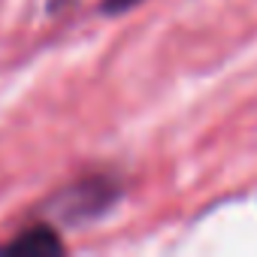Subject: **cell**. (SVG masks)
<instances>
[{"mask_svg":"<svg viewBox=\"0 0 257 257\" xmlns=\"http://www.w3.org/2000/svg\"><path fill=\"white\" fill-rule=\"evenodd\" d=\"M121 200V185L112 176H85L61 191H55L49 200L40 203L37 215L52 227H85L109 215Z\"/></svg>","mask_w":257,"mask_h":257,"instance_id":"6da1fadb","label":"cell"},{"mask_svg":"<svg viewBox=\"0 0 257 257\" xmlns=\"http://www.w3.org/2000/svg\"><path fill=\"white\" fill-rule=\"evenodd\" d=\"M0 251H4V254H61L64 251V242L55 233V227L43 221L37 227L22 230L16 239L4 242V245H0Z\"/></svg>","mask_w":257,"mask_h":257,"instance_id":"7a4b0ae2","label":"cell"},{"mask_svg":"<svg viewBox=\"0 0 257 257\" xmlns=\"http://www.w3.org/2000/svg\"><path fill=\"white\" fill-rule=\"evenodd\" d=\"M140 4H146V0H103V4H100V13H103V16H124V13L137 10Z\"/></svg>","mask_w":257,"mask_h":257,"instance_id":"3957f363","label":"cell"}]
</instances>
